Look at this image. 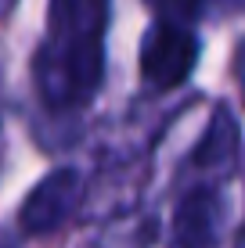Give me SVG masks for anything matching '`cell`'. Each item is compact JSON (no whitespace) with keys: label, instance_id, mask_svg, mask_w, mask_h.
Returning a JSON list of instances; mask_svg holds the SVG:
<instances>
[{"label":"cell","instance_id":"cell-1","mask_svg":"<svg viewBox=\"0 0 245 248\" xmlns=\"http://www.w3.org/2000/svg\"><path fill=\"white\" fill-rule=\"evenodd\" d=\"M198 62V36L191 32V25L177 22H155L145 32L141 44V72L151 87L170 90L180 87L191 76V68Z\"/></svg>","mask_w":245,"mask_h":248},{"label":"cell","instance_id":"cell-2","mask_svg":"<svg viewBox=\"0 0 245 248\" xmlns=\"http://www.w3.org/2000/svg\"><path fill=\"white\" fill-rule=\"evenodd\" d=\"M76 202H80V176H76V169H54L47 180H40L33 187V194L25 198L22 212H18V223L25 234L58 230L72 216Z\"/></svg>","mask_w":245,"mask_h":248},{"label":"cell","instance_id":"cell-3","mask_svg":"<svg viewBox=\"0 0 245 248\" xmlns=\"http://www.w3.org/2000/svg\"><path fill=\"white\" fill-rule=\"evenodd\" d=\"M227 202L216 187H195L180 198L173 212V241L177 248H213L224 234Z\"/></svg>","mask_w":245,"mask_h":248},{"label":"cell","instance_id":"cell-4","mask_svg":"<svg viewBox=\"0 0 245 248\" xmlns=\"http://www.w3.org/2000/svg\"><path fill=\"white\" fill-rule=\"evenodd\" d=\"M108 0H54L50 4V44L54 50L101 47Z\"/></svg>","mask_w":245,"mask_h":248},{"label":"cell","instance_id":"cell-5","mask_svg":"<svg viewBox=\"0 0 245 248\" xmlns=\"http://www.w3.org/2000/svg\"><path fill=\"white\" fill-rule=\"evenodd\" d=\"M234 151H238V123H234V115L227 112V108H216L213 119H209V130L202 137V144L195 148V166L224 173V169H231Z\"/></svg>","mask_w":245,"mask_h":248},{"label":"cell","instance_id":"cell-6","mask_svg":"<svg viewBox=\"0 0 245 248\" xmlns=\"http://www.w3.org/2000/svg\"><path fill=\"white\" fill-rule=\"evenodd\" d=\"M148 4L159 15V22H177V25H191L202 11V0H148Z\"/></svg>","mask_w":245,"mask_h":248},{"label":"cell","instance_id":"cell-7","mask_svg":"<svg viewBox=\"0 0 245 248\" xmlns=\"http://www.w3.org/2000/svg\"><path fill=\"white\" fill-rule=\"evenodd\" d=\"M234 248H245V227L238 230V234H234Z\"/></svg>","mask_w":245,"mask_h":248}]
</instances>
